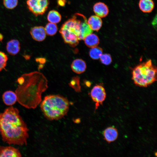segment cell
Here are the masks:
<instances>
[{
    "instance_id": "cb8c5ba5",
    "label": "cell",
    "mask_w": 157,
    "mask_h": 157,
    "mask_svg": "<svg viewBox=\"0 0 157 157\" xmlns=\"http://www.w3.org/2000/svg\"><path fill=\"white\" fill-rule=\"evenodd\" d=\"M69 85L76 91H79L80 86L79 84V79L78 76H76L73 78L71 81Z\"/></svg>"
},
{
    "instance_id": "8992f818",
    "label": "cell",
    "mask_w": 157,
    "mask_h": 157,
    "mask_svg": "<svg viewBox=\"0 0 157 157\" xmlns=\"http://www.w3.org/2000/svg\"><path fill=\"white\" fill-rule=\"evenodd\" d=\"M49 3V0H27L26 1L28 8L36 16L44 14Z\"/></svg>"
},
{
    "instance_id": "30bf717a",
    "label": "cell",
    "mask_w": 157,
    "mask_h": 157,
    "mask_svg": "<svg viewBox=\"0 0 157 157\" xmlns=\"http://www.w3.org/2000/svg\"><path fill=\"white\" fill-rule=\"evenodd\" d=\"M104 139L108 143L115 140L118 138V133L117 129L113 126L108 127L103 131Z\"/></svg>"
},
{
    "instance_id": "603a6c76",
    "label": "cell",
    "mask_w": 157,
    "mask_h": 157,
    "mask_svg": "<svg viewBox=\"0 0 157 157\" xmlns=\"http://www.w3.org/2000/svg\"><path fill=\"white\" fill-rule=\"evenodd\" d=\"M8 60L7 55L4 53L0 51V72L5 68Z\"/></svg>"
},
{
    "instance_id": "8fae6325",
    "label": "cell",
    "mask_w": 157,
    "mask_h": 157,
    "mask_svg": "<svg viewBox=\"0 0 157 157\" xmlns=\"http://www.w3.org/2000/svg\"><path fill=\"white\" fill-rule=\"evenodd\" d=\"M93 10L96 15L100 18L106 16L109 11L108 6L102 2L95 3L93 6Z\"/></svg>"
},
{
    "instance_id": "d4e9b609",
    "label": "cell",
    "mask_w": 157,
    "mask_h": 157,
    "mask_svg": "<svg viewBox=\"0 0 157 157\" xmlns=\"http://www.w3.org/2000/svg\"><path fill=\"white\" fill-rule=\"evenodd\" d=\"M66 2V0H58L57 3L58 5L61 6H64Z\"/></svg>"
},
{
    "instance_id": "4fadbf2b",
    "label": "cell",
    "mask_w": 157,
    "mask_h": 157,
    "mask_svg": "<svg viewBox=\"0 0 157 157\" xmlns=\"http://www.w3.org/2000/svg\"><path fill=\"white\" fill-rule=\"evenodd\" d=\"M87 23L92 31H97L102 26V21L101 18L94 15L90 17L87 21Z\"/></svg>"
},
{
    "instance_id": "7c38bea8",
    "label": "cell",
    "mask_w": 157,
    "mask_h": 157,
    "mask_svg": "<svg viewBox=\"0 0 157 157\" xmlns=\"http://www.w3.org/2000/svg\"><path fill=\"white\" fill-rule=\"evenodd\" d=\"M6 49L7 52L10 54L15 56L20 51V42L18 40H11L7 43Z\"/></svg>"
},
{
    "instance_id": "277c9868",
    "label": "cell",
    "mask_w": 157,
    "mask_h": 157,
    "mask_svg": "<svg viewBox=\"0 0 157 157\" xmlns=\"http://www.w3.org/2000/svg\"><path fill=\"white\" fill-rule=\"evenodd\" d=\"M86 19L83 15L77 13L62 25L59 32L65 43L73 47L78 44L82 25Z\"/></svg>"
},
{
    "instance_id": "ba28073f",
    "label": "cell",
    "mask_w": 157,
    "mask_h": 157,
    "mask_svg": "<svg viewBox=\"0 0 157 157\" xmlns=\"http://www.w3.org/2000/svg\"><path fill=\"white\" fill-rule=\"evenodd\" d=\"M0 157H22V156L17 148L11 146H1Z\"/></svg>"
},
{
    "instance_id": "9a60e30c",
    "label": "cell",
    "mask_w": 157,
    "mask_h": 157,
    "mask_svg": "<svg viewBox=\"0 0 157 157\" xmlns=\"http://www.w3.org/2000/svg\"><path fill=\"white\" fill-rule=\"evenodd\" d=\"M2 99L4 104L8 106L14 104L17 100L15 93L11 90L5 92L3 94Z\"/></svg>"
},
{
    "instance_id": "7402d4cb",
    "label": "cell",
    "mask_w": 157,
    "mask_h": 157,
    "mask_svg": "<svg viewBox=\"0 0 157 157\" xmlns=\"http://www.w3.org/2000/svg\"><path fill=\"white\" fill-rule=\"evenodd\" d=\"M18 0H3V4L7 9H11L15 8L17 5Z\"/></svg>"
},
{
    "instance_id": "83f0119b",
    "label": "cell",
    "mask_w": 157,
    "mask_h": 157,
    "mask_svg": "<svg viewBox=\"0 0 157 157\" xmlns=\"http://www.w3.org/2000/svg\"><path fill=\"white\" fill-rule=\"evenodd\" d=\"M3 38V36L0 33V41H1Z\"/></svg>"
},
{
    "instance_id": "5bb4252c",
    "label": "cell",
    "mask_w": 157,
    "mask_h": 157,
    "mask_svg": "<svg viewBox=\"0 0 157 157\" xmlns=\"http://www.w3.org/2000/svg\"><path fill=\"white\" fill-rule=\"evenodd\" d=\"M71 67L72 70L77 74H81L83 72L86 68V65L85 62L81 59H76L72 62Z\"/></svg>"
},
{
    "instance_id": "3957f363",
    "label": "cell",
    "mask_w": 157,
    "mask_h": 157,
    "mask_svg": "<svg viewBox=\"0 0 157 157\" xmlns=\"http://www.w3.org/2000/svg\"><path fill=\"white\" fill-rule=\"evenodd\" d=\"M69 106L67 99L58 95L46 96L40 104L41 110L44 116L50 120L62 118L67 113Z\"/></svg>"
},
{
    "instance_id": "d6986e66",
    "label": "cell",
    "mask_w": 157,
    "mask_h": 157,
    "mask_svg": "<svg viewBox=\"0 0 157 157\" xmlns=\"http://www.w3.org/2000/svg\"><path fill=\"white\" fill-rule=\"evenodd\" d=\"M102 53V49L97 46L92 48L89 52L90 56L94 60H97L99 58Z\"/></svg>"
},
{
    "instance_id": "52a82bcc",
    "label": "cell",
    "mask_w": 157,
    "mask_h": 157,
    "mask_svg": "<svg viewBox=\"0 0 157 157\" xmlns=\"http://www.w3.org/2000/svg\"><path fill=\"white\" fill-rule=\"evenodd\" d=\"M90 96L95 103V110L97 109L100 105L102 104L106 97V93L104 88L101 84H96L91 90Z\"/></svg>"
},
{
    "instance_id": "2e32d148",
    "label": "cell",
    "mask_w": 157,
    "mask_h": 157,
    "mask_svg": "<svg viewBox=\"0 0 157 157\" xmlns=\"http://www.w3.org/2000/svg\"><path fill=\"white\" fill-rule=\"evenodd\" d=\"M139 7L141 10L144 13L151 12L154 7V4L152 0H140Z\"/></svg>"
},
{
    "instance_id": "e0dca14e",
    "label": "cell",
    "mask_w": 157,
    "mask_h": 157,
    "mask_svg": "<svg viewBox=\"0 0 157 157\" xmlns=\"http://www.w3.org/2000/svg\"><path fill=\"white\" fill-rule=\"evenodd\" d=\"M84 40L86 46L91 48L97 46L99 42V40L98 36L92 33L86 36Z\"/></svg>"
},
{
    "instance_id": "7a4b0ae2",
    "label": "cell",
    "mask_w": 157,
    "mask_h": 157,
    "mask_svg": "<svg viewBox=\"0 0 157 157\" xmlns=\"http://www.w3.org/2000/svg\"><path fill=\"white\" fill-rule=\"evenodd\" d=\"M28 131L17 108L10 106L0 113V132L4 142L9 144L26 145Z\"/></svg>"
},
{
    "instance_id": "ffe728a7",
    "label": "cell",
    "mask_w": 157,
    "mask_h": 157,
    "mask_svg": "<svg viewBox=\"0 0 157 157\" xmlns=\"http://www.w3.org/2000/svg\"><path fill=\"white\" fill-rule=\"evenodd\" d=\"M44 29L47 35L52 36L56 33L58 30V27L55 24L50 22L47 24Z\"/></svg>"
},
{
    "instance_id": "ac0fdd59",
    "label": "cell",
    "mask_w": 157,
    "mask_h": 157,
    "mask_svg": "<svg viewBox=\"0 0 157 157\" xmlns=\"http://www.w3.org/2000/svg\"><path fill=\"white\" fill-rule=\"evenodd\" d=\"M47 19L51 23L56 24L59 22L61 19L60 14L57 11L55 10H51L49 12Z\"/></svg>"
},
{
    "instance_id": "9c48e42d",
    "label": "cell",
    "mask_w": 157,
    "mask_h": 157,
    "mask_svg": "<svg viewBox=\"0 0 157 157\" xmlns=\"http://www.w3.org/2000/svg\"><path fill=\"white\" fill-rule=\"evenodd\" d=\"M30 33L34 40L40 42L44 40L46 37L44 28L42 26H36L31 28Z\"/></svg>"
},
{
    "instance_id": "484cf974",
    "label": "cell",
    "mask_w": 157,
    "mask_h": 157,
    "mask_svg": "<svg viewBox=\"0 0 157 157\" xmlns=\"http://www.w3.org/2000/svg\"><path fill=\"white\" fill-rule=\"evenodd\" d=\"M36 60L37 62L38 61L40 63H44L45 62V59L42 58H37Z\"/></svg>"
},
{
    "instance_id": "5b68a950",
    "label": "cell",
    "mask_w": 157,
    "mask_h": 157,
    "mask_svg": "<svg viewBox=\"0 0 157 157\" xmlns=\"http://www.w3.org/2000/svg\"><path fill=\"white\" fill-rule=\"evenodd\" d=\"M132 78L137 86L147 87L156 81V67L151 59L140 63L133 69Z\"/></svg>"
},
{
    "instance_id": "44dd1931",
    "label": "cell",
    "mask_w": 157,
    "mask_h": 157,
    "mask_svg": "<svg viewBox=\"0 0 157 157\" xmlns=\"http://www.w3.org/2000/svg\"><path fill=\"white\" fill-rule=\"evenodd\" d=\"M101 62L106 65H110L112 62L110 55L108 53L102 54L99 58Z\"/></svg>"
},
{
    "instance_id": "6da1fadb",
    "label": "cell",
    "mask_w": 157,
    "mask_h": 157,
    "mask_svg": "<svg viewBox=\"0 0 157 157\" xmlns=\"http://www.w3.org/2000/svg\"><path fill=\"white\" fill-rule=\"evenodd\" d=\"M15 91L17 101L28 109L36 108L41 101V95L47 88V81L42 73L37 71L22 75L17 79Z\"/></svg>"
},
{
    "instance_id": "4316f807",
    "label": "cell",
    "mask_w": 157,
    "mask_h": 157,
    "mask_svg": "<svg viewBox=\"0 0 157 157\" xmlns=\"http://www.w3.org/2000/svg\"><path fill=\"white\" fill-rule=\"evenodd\" d=\"M152 24L155 27V26L156 27V16L153 19L152 21Z\"/></svg>"
}]
</instances>
